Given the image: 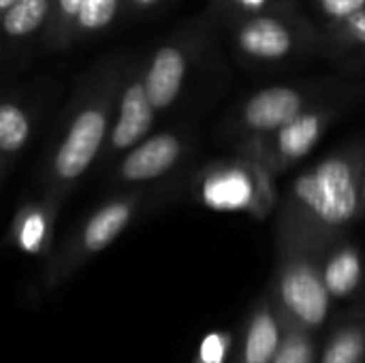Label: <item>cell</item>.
<instances>
[{"mask_svg": "<svg viewBox=\"0 0 365 363\" xmlns=\"http://www.w3.org/2000/svg\"><path fill=\"white\" fill-rule=\"evenodd\" d=\"M111 92L109 86H101L86 90L83 98L75 105L68 124L56 143L49 169H47V184L49 195L60 199L96 160L101 154L109 128H111Z\"/></svg>", "mask_w": 365, "mask_h": 363, "instance_id": "cell-1", "label": "cell"}, {"mask_svg": "<svg viewBox=\"0 0 365 363\" xmlns=\"http://www.w3.org/2000/svg\"><path fill=\"white\" fill-rule=\"evenodd\" d=\"M297 195L329 225L353 218L357 210V188L351 167L340 160H325L312 175L297 182Z\"/></svg>", "mask_w": 365, "mask_h": 363, "instance_id": "cell-2", "label": "cell"}, {"mask_svg": "<svg viewBox=\"0 0 365 363\" xmlns=\"http://www.w3.org/2000/svg\"><path fill=\"white\" fill-rule=\"evenodd\" d=\"M154 122V105L148 98V92L143 88V79H133L120 96L118 116L109 128V150L122 152L128 148H135Z\"/></svg>", "mask_w": 365, "mask_h": 363, "instance_id": "cell-3", "label": "cell"}, {"mask_svg": "<svg viewBox=\"0 0 365 363\" xmlns=\"http://www.w3.org/2000/svg\"><path fill=\"white\" fill-rule=\"evenodd\" d=\"M182 152V145L178 137L165 133L150 137L145 141H139L120 163V178L124 182H148L163 173H167L178 156Z\"/></svg>", "mask_w": 365, "mask_h": 363, "instance_id": "cell-4", "label": "cell"}, {"mask_svg": "<svg viewBox=\"0 0 365 363\" xmlns=\"http://www.w3.org/2000/svg\"><path fill=\"white\" fill-rule=\"evenodd\" d=\"M184 73H186V62L178 47L167 45L154 53L143 77V88L154 109H167L178 98L182 90Z\"/></svg>", "mask_w": 365, "mask_h": 363, "instance_id": "cell-5", "label": "cell"}, {"mask_svg": "<svg viewBox=\"0 0 365 363\" xmlns=\"http://www.w3.org/2000/svg\"><path fill=\"white\" fill-rule=\"evenodd\" d=\"M282 297L306 323L317 325L327 315V287L308 267H295L284 276Z\"/></svg>", "mask_w": 365, "mask_h": 363, "instance_id": "cell-6", "label": "cell"}, {"mask_svg": "<svg viewBox=\"0 0 365 363\" xmlns=\"http://www.w3.org/2000/svg\"><path fill=\"white\" fill-rule=\"evenodd\" d=\"M302 98L291 88H269L259 92L250 103L246 105V122L252 128L269 131V128H282L291 120L299 116Z\"/></svg>", "mask_w": 365, "mask_h": 363, "instance_id": "cell-7", "label": "cell"}, {"mask_svg": "<svg viewBox=\"0 0 365 363\" xmlns=\"http://www.w3.org/2000/svg\"><path fill=\"white\" fill-rule=\"evenodd\" d=\"M53 0H15L0 19V47H15L45 30Z\"/></svg>", "mask_w": 365, "mask_h": 363, "instance_id": "cell-8", "label": "cell"}, {"mask_svg": "<svg viewBox=\"0 0 365 363\" xmlns=\"http://www.w3.org/2000/svg\"><path fill=\"white\" fill-rule=\"evenodd\" d=\"M133 216V203L128 199H118L111 201L107 205H103L101 210H96L81 233V246L88 252H98L105 246H109L128 225Z\"/></svg>", "mask_w": 365, "mask_h": 363, "instance_id": "cell-9", "label": "cell"}, {"mask_svg": "<svg viewBox=\"0 0 365 363\" xmlns=\"http://www.w3.org/2000/svg\"><path fill=\"white\" fill-rule=\"evenodd\" d=\"M242 47L259 58H280L291 49V34L287 28L269 17L250 21L240 36Z\"/></svg>", "mask_w": 365, "mask_h": 363, "instance_id": "cell-10", "label": "cell"}, {"mask_svg": "<svg viewBox=\"0 0 365 363\" xmlns=\"http://www.w3.org/2000/svg\"><path fill=\"white\" fill-rule=\"evenodd\" d=\"M30 111L17 101H0V154H17L30 139Z\"/></svg>", "mask_w": 365, "mask_h": 363, "instance_id": "cell-11", "label": "cell"}, {"mask_svg": "<svg viewBox=\"0 0 365 363\" xmlns=\"http://www.w3.org/2000/svg\"><path fill=\"white\" fill-rule=\"evenodd\" d=\"M51 227V210L49 205H28L19 212L15 220L17 244L26 252H36L47 240Z\"/></svg>", "mask_w": 365, "mask_h": 363, "instance_id": "cell-12", "label": "cell"}, {"mask_svg": "<svg viewBox=\"0 0 365 363\" xmlns=\"http://www.w3.org/2000/svg\"><path fill=\"white\" fill-rule=\"evenodd\" d=\"M122 0H83L79 13L75 17L71 43L88 39L101 30H105L118 15Z\"/></svg>", "mask_w": 365, "mask_h": 363, "instance_id": "cell-13", "label": "cell"}, {"mask_svg": "<svg viewBox=\"0 0 365 363\" xmlns=\"http://www.w3.org/2000/svg\"><path fill=\"white\" fill-rule=\"evenodd\" d=\"M83 0H53L51 17L43 30V41L49 49H64L71 43L75 17Z\"/></svg>", "mask_w": 365, "mask_h": 363, "instance_id": "cell-14", "label": "cell"}, {"mask_svg": "<svg viewBox=\"0 0 365 363\" xmlns=\"http://www.w3.org/2000/svg\"><path fill=\"white\" fill-rule=\"evenodd\" d=\"M319 137V118L314 116H297L295 120H291L289 124L282 126L280 131V139L278 145L282 150V154L297 158L304 156L317 141Z\"/></svg>", "mask_w": 365, "mask_h": 363, "instance_id": "cell-15", "label": "cell"}, {"mask_svg": "<svg viewBox=\"0 0 365 363\" xmlns=\"http://www.w3.org/2000/svg\"><path fill=\"white\" fill-rule=\"evenodd\" d=\"M278 351V329L269 315H259L250 327L246 363H269Z\"/></svg>", "mask_w": 365, "mask_h": 363, "instance_id": "cell-16", "label": "cell"}, {"mask_svg": "<svg viewBox=\"0 0 365 363\" xmlns=\"http://www.w3.org/2000/svg\"><path fill=\"white\" fill-rule=\"evenodd\" d=\"M205 199L220 210H233L248 201V182L240 173L214 178L205 186Z\"/></svg>", "mask_w": 365, "mask_h": 363, "instance_id": "cell-17", "label": "cell"}, {"mask_svg": "<svg viewBox=\"0 0 365 363\" xmlns=\"http://www.w3.org/2000/svg\"><path fill=\"white\" fill-rule=\"evenodd\" d=\"M361 276V265L355 252L344 250L338 257L331 259V263L327 265L325 272V287L327 291L336 293V295H346L349 291L355 289V285L359 282Z\"/></svg>", "mask_w": 365, "mask_h": 363, "instance_id": "cell-18", "label": "cell"}, {"mask_svg": "<svg viewBox=\"0 0 365 363\" xmlns=\"http://www.w3.org/2000/svg\"><path fill=\"white\" fill-rule=\"evenodd\" d=\"M364 355V340L359 334H342L327 351L323 363H357Z\"/></svg>", "mask_w": 365, "mask_h": 363, "instance_id": "cell-19", "label": "cell"}, {"mask_svg": "<svg viewBox=\"0 0 365 363\" xmlns=\"http://www.w3.org/2000/svg\"><path fill=\"white\" fill-rule=\"evenodd\" d=\"M312 351L304 338H289L274 355V363H310Z\"/></svg>", "mask_w": 365, "mask_h": 363, "instance_id": "cell-20", "label": "cell"}, {"mask_svg": "<svg viewBox=\"0 0 365 363\" xmlns=\"http://www.w3.org/2000/svg\"><path fill=\"white\" fill-rule=\"evenodd\" d=\"M229 340L222 334H210L201 344V362L203 363H222L225 351Z\"/></svg>", "mask_w": 365, "mask_h": 363, "instance_id": "cell-21", "label": "cell"}, {"mask_svg": "<svg viewBox=\"0 0 365 363\" xmlns=\"http://www.w3.org/2000/svg\"><path fill=\"white\" fill-rule=\"evenodd\" d=\"M365 6V0H323V9L334 17H351Z\"/></svg>", "mask_w": 365, "mask_h": 363, "instance_id": "cell-22", "label": "cell"}, {"mask_svg": "<svg viewBox=\"0 0 365 363\" xmlns=\"http://www.w3.org/2000/svg\"><path fill=\"white\" fill-rule=\"evenodd\" d=\"M351 32L365 45V11L361 9L359 13L351 15Z\"/></svg>", "mask_w": 365, "mask_h": 363, "instance_id": "cell-23", "label": "cell"}, {"mask_svg": "<svg viewBox=\"0 0 365 363\" xmlns=\"http://www.w3.org/2000/svg\"><path fill=\"white\" fill-rule=\"evenodd\" d=\"M13 4H15V0H0V19H2V15H4Z\"/></svg>", "mask_w": 365, "mask_h": 363, "instance_id": "cell-24", "label": "cell"}, {"mask_svg": "<svg viewBox=\"0 0 365 363\" xmlns=\"http://www.w3.org/2000/svg\"><path fill=\"white\" fill-rule=\"evenodd\" d=\"M135 6H152V4H156L158 0H130Z\"/></svg>", "mask_w": 365, "mask_h": 363, "instance_id": "cell-25", "label": "cell"}, {"mask_svg": "<svg viewBox=\"0 0 365 363\" xmlns=\"http://www.w3.org/2000/svg\"><path fill=\"white\" fill-rule=\"evenodd\" d=\"M250 4H259V0H250Z\"/></svg>", "mask_w": 365, "mask_h": 363, "instance_id": "cell-26", "label": "cell"}]
</instances>
